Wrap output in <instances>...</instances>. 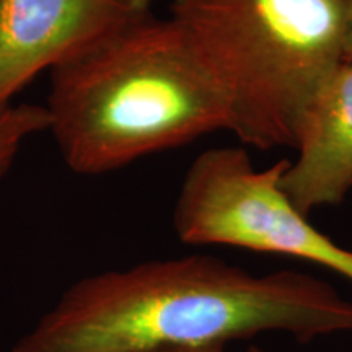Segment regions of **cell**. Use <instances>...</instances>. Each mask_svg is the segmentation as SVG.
<instances>
[{
	"label": "cell",
	"mask_w": 352,
	"mask_h": 352,
	"mask_svg": "<svg viewBox=\"0 0 352 352\" xmlns=\"http://www.w3.org/2000/svg\"><path fill=\"white\" fill-rule=\"evenodd\" d=\"M289 160L264 170L243 147L195 158L175 202L173 227L186 245H223L307 261L352 283V250L320 232L280 186Z\"/></svg>",
	"instance_id": "cell-4"
},
{
	"label": "cell",
	"mask_w": 352,
	"mask_h": 352,
	"mask_svg": "<svg viewBox=\"0 0 352 352\" xmlns=\"http://www.w3.org/2000/svg\"><path fill=\"white\" fill-rule=\"evenodd\" d=\"M50 129L44 104H8L0 108V179L8 173L23 145L34 134Z\"/></svg>",
	"instance_id": "cell-7"
},
{
	"label": "cell",
	"mask_w": 352,
	"mask_h": 352,
	"mask_svg": "<svg viewBox=\"0 0 352 352\" xmlns=\"http://www.w3.org/2000/svg\"><path fill=\"white\" fill-rule=\"evenodd\" d=\"M44 108L78 175L230 131L227 96L204 57L178 21L153 13L52 69Z\"/></svg>",
	"instance_id": "cell-2"
},
{
	"label": "cell",
	"mask_w": 352,
	"mask_h": 352,
	"mask_svg": "<svg viewBox=\"0 0 352 352\" xmlns=\"http://www.w3.org/2000/svg\"><path fill=\"white\" fill-rule=\"evenodd\" d=\"M246 352H264V349H261L259 346H250L248 351H246Z\"/></svg>",
	"instance_id": "cell-10"
},
{
	"label": "cell",
	"mask_w": 352,
	"mask_h": 352,
	"mask_svg": "<svg viewBox=\"0 0 352 352\" xmlns=\"http://www.w3.org/2000/svg\"><path fill=\"white\" fill-rule=\"evenodd\" d=\"M352 334V302L298 271L253 274L208 254L153 259L69 285L10 352H147L258 334Z\"/></svg>",
	"instance_id": "cell-1"
},
{
	"label": "cell",
	"mask_w": 352,
	"mask_h": 352,
	"mask_svg": "<svg viewBox=\"0 0 352 352\" xmlns=\"http://www.w3.org/2000/svg\"><path fill=\"white\" fill-rule=\"evenodd\" d=\"M222 87L243 145L294 147L321 83L346 60L351 0H171Z\"/></svg>",
	"instance_id": "cell-3"
},
{
	"label": "cell",
	"mask_w": 352,
	"mask_h": 352,
	"mask_svg": "<svg viewBox=\"0 0 352 352\" xmlns=\"http://www.w3.org/2000/svg\"><path fill=\"white\" fill-rule=\"evenodd\" d=\"M280 186L305 215L352 191V60L338 65L307 104Z\"/></svg>",
	"instance_id": "cell-6"
},
{
	"label": "cell",
	"mask_w": 352,
	"mask_h": 352,
	"mask_svg": "<svg viewBox=\"0 0 352 352\" xmlns=\"http://www.w3.org/2000/svg\"><path fill=\"white\" fill-rule=\"evenodd\" d=\"M147 352H226V344H206V346H166Z\"/></svg>",
	"instance_id": "cell-8"
},
{
	"label": "cell",
	"mask_w": 352,
	"mask_h": 352,
	"mask_svg": "<svg viewBox=\"0 0 352 352\" xmlns=\"http://www.w3.org/2000/svg\"><path fill=\"white\" fill-rule=\"evenodd\" d=\"M346 60H352V0H351V26H349V38H347V47H346Z\"/></svg>",
	"instance_id": "cell-9"
},
{
	"label": "cell",
	"mask_w": 352,
	"mask_h": 352,
	"mask_svg": "<svg viewBox=\"0 0 352 352\" xmlns=\"http://www.w3.org/2000/svg\"><path fill=\"white\" fill-rule=\"evenodd\" d=\"M153 0H0V108L33 78L152 15Z\"/></svg>",
	"instance_id": "cell-5"
}]
</instances>
